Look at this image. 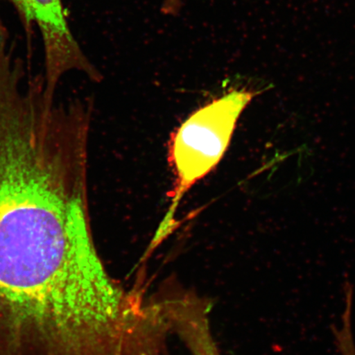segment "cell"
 Returning <instances> with one entry per match:
<instances>
[{
    "label": "cell",
    "mask_w": 355,
    "mask_h": 355,
    "mask_svg": "<svg viewBox=\"0 0 355 355\" xmlns=\"http://www.w3.org/2000/svg\"><path fill=\"white\" fill-rule=\"evenodd\" d=\"M259 92L232 89L199 108L173 133L168 162L175 177L171 207L154 241L162 243L171 233L172 219L181 199L214 170L227 150L237 123Z\"/></svg>",
    "instance_id": "1"
},
{
    "label": "cell",
    "mask_w": 355,
    "mask_h": 355,
    "mask_svg": "<svg viewBox=\"0 0 355 355\" xmlns=\"http://www.w3.org/2000/svg\"><path fill=\"white\" fill-rule=\"evenodd\" d=\"M2 1V0H0ZM16 8L26 30L37 26L42 35L46 87L56 91L67 73H83L100 82L102 75L84 54L70 29L62 0H7ZM6 28L0 17V29Z\"/></svg>",
    "instance_id": "2"
},
{
    "label": "cell",
    "mask_w": 355,
    "mask_h": 355,
    "mask_svg": "<svg viewBox=\"0 0 355 355\" xmlns=\"http://www.w3.org/2000/svg\"><path fill=\"white\" fill-rule=\"evenodd\" d=\"M174 333L191 355H222L213 335L211 312L206 308H190L178 315Z\"/></svg>",
    "instance_id": "3"
},
{
    "label": "cell",
    "mask_w": 355,
    "mask_h": 355,
    "mask_svg": "<svg viewBox=\"0 0 355 355\" xmlns=\"http://www.w3.org/2000/svg\"><path fill=\"white\" fill-rule=\"evenodd\" d=\"M181 0H164L162 10L164 15L176 16L181 10Z\"/></svg>",
    "instance_id": "4"
}]
</instances>
